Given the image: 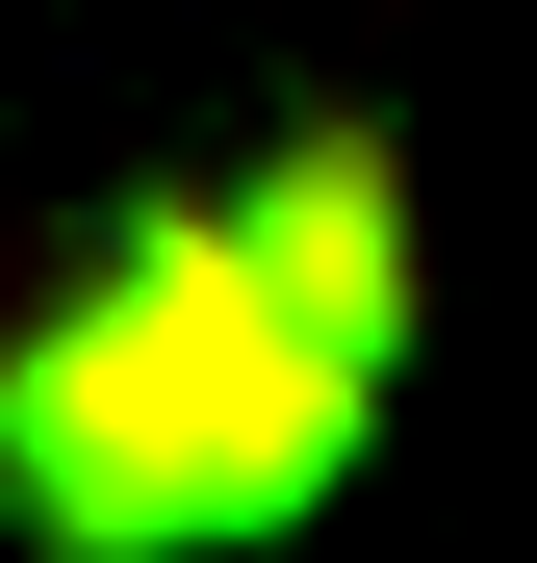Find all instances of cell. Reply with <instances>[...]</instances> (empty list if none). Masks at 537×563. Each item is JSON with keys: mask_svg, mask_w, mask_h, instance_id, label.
Listing matches in <instances>:
<instances>
[{"mask_svg": "<svg viewBox=\"0 0 537 563\" xmlns=\"http://www.w3.org/2000/svg\"><path fill=\"white\" fill-rule=\"evenodd\" d=\"M384 435V358H333L231 206H128L77 256V308L0 333V538L52 563H205V538H307Z\"/></svg>", "mask_w": 537, "mask_h": 563, "instance_id": "cell-1", "label": "cell"}, {"mask_svg": "<svg viewBox=\"0 0 537 563\" xmlns=\"http://www.w3.org/2000/svg\"><path fill=\"white\" fill-rule=\"evenodd\" d=\"M231 231H256V282H282L333 358L410 385V154H384V129H282V154L231 179Z\"/></svg>", "mask_w": 537, "mask_h": 563, "instance_id": "cell-2", "label": "cell"}]
</instances>
